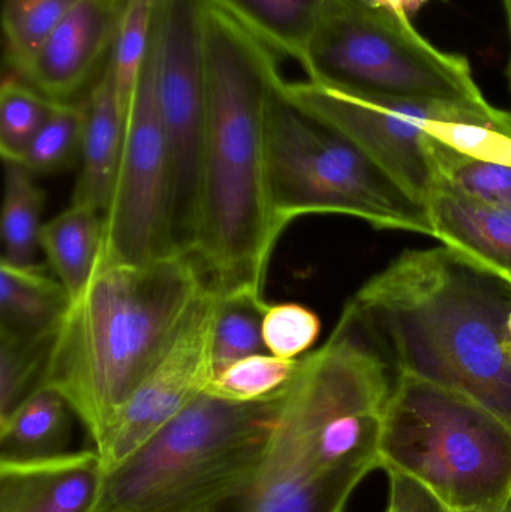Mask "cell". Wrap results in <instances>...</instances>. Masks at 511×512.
<instances>
[{
  "label": "cell",
  "mask_w": 511,
  "mask_h": 512,
  "mask_svg": "<svg viewBox=\"0 0 511 512\" xmlns=\"http://www.w3.org/2000/svg\"><path fill=\"white\" fill-rule=\"evenodd\" d=\"M276 54L207 0L206 135L192 255L219 294L264 292L284 234L269 177L270 113L285 81Z\"/></svg>",
  "instance_id": "cell-1"
},
{
  "label": "cell",
  "mask_w": 511,
  "mask_h": 512,
  "mask_svg": "<svg viewBox=\"0 0 511 512\" xmlns=\"http://www.w3.org/2000/svg\"><path fill=\"white\" fill-rule=\"evenodd\" d=\"M396 373L348 303L332 336L300 357L257 477L231 512H345L380 468Z\"/></svg>",
  "instance_id": "cell-2"
},
{
  "label": "cell",
  "mask_w": 511,
  "mask_h": 512,
  "mask_svg": "<svg viewBox=\"0 0 511 512\" xmlns=\"http://www.w3.org/2000/svg\"><path fill=\"white\" fill-rule=\"evenodd\" d=\"M348 303L395 373L482 403L511 424V280L453 249H410Z\"/></svg>",
  "instance_id": "cell-3"
},
{
  "label": "cell",
  "mask_w": 511,
  "mask_h": 512,
  "mask_svg": "<svg viewBox=\"0 0 511 512\" xmlns=\"http://www.w3.org/2000/svg\"><path fill=\"white\" fill-rule=\"evenodd\" d=\"M207 286L194 255L99 265L57 330L41 385L59 391L93 448L155 369Z\"/></svg>",
  "instance_id": "cell-4"
},
{
  "label": "cell",
  "mask_w": 511,
  "mask_h": 512,
  "mask_svg": "<svg viewBox=\"0 0 511 512\" xmlns=\"http://www.w3.org/2000/svg\"><path fill=\"white\" fill-rule=\"evenodd\" d=\"M282 396L234 403L201 394L105 475L93 512L233 511L257 477Z\"/></svg>",
  "instance_id": "cell-5"
},
{
  "label": "cell",
  "mask_w": 511,
  "mask_h": 512,
  "mask_svg": "<svg viewBox=\"0 0 511 512\" xmlns=\"http://www.w3.org/2000/svg\"><path fill=\"white\" fill-rule=\"evenodd\" d=\"M380 468L413 478L450 512L511 504V424L467 394L396 373Z\"/></svg>",
  "instance_id": "cell-6"
},
{
  "label": "cell",
  "mask_w": 511,
  "mask_h": 512,
  "mask_svg": "<svg viewBox=\"0 0 511 512\" xmlns=\"http://www.w3.org/2000/svg\"><path fill=\"white\" fill-rule=\"evenodd\" d=\"M302 68L312 83L365 98L489 105L467 57L366 0H327Z\"/></svg>",
  "instance_id": "cell-7"
},
{
  "label": "cell",
  "mask_w": 511,
  "mask_h": 512,
  "mask_svg": "<svg viewBox=\"0 0 511 512\" xmlns=\"http://www.w3.org/2000/svg\"><path fill=\"white\" fill-rule=\"evenodd\" d=\"M269 177L282 233L302 216L348 215L378 230L434 237L425 206L353 141L291 104L282 89L270 113Z\"/></svg>",
  "instance_id": "cell-8"
},
{
  "label": "cell",
  "mask_w": 511,
  "mask_h": 512,
  "mask_svg": "<svg viewBox=\"0 0 511 512\" xmlns=\"http://www.w3.org/2000/svg\"><path fill=\"white\" fill-rule=\"evenodd\" d=\"M207 0H155L153 50L171 174V245L192 252L206 135Z\"/></svg>",
  "instance_id": "cell-9"
},
{
  "label": "cell",
  "mask_w": 511,
  "mask_h": 512,
  "mask_svg": "<svg viewBox=\"0 0 511 512\" xmlns=\"http://www.w3.org/2000/svg\"><path fill=\"white\" fill-rule=\"evenodd\" d=\"M282 95L353 141L426 207L434 186L425 125L431 119L494 126L511 134V113L494 105L432 104L351 95L312 81H284Z\"/></svg>",
  "instance_id": "cell-10"
},
{
  "label": "cell",
  "mask_w": 511,
  "mask_h": 512,
  "mask_svg": "<svg viewBox=\"0 0 511 512\" xmlns=\"http://www.w3.org/2000/svg\"><path fill=\"white\" fill-rule=\"evenodd\" d=\"M171 174L159 108L153 33L126 114L122 161L102 215L98 265L143 264L176 252L171 245Z\"/></svg>",
  "instance_id": "cell-11"
},
{
  "label": "cell",
  "mask_w": 511,
  "mask_h": 512,
  "mask_svg": "<svg viewBox=\"0 0 511 512\" xmlns=\"http://www.w3.org/2000/svg\"><path fill=\"white\" fill-rule=\"evenodd\" d=\"M216 304L218 292L207 283L164 357L95 448L107 474L206 393L213 379Z\"/></svg>",
  "instance_id": "cell-12"
},
{
  "label": "cell",
  "mask_w": 511,
  "mask_h": 512,
  "mask_svg": "<svg viewBox=\"0 0 511 512\" xmlns=\"http://www.w3.org/2000/svg\"><path fill=\"white\" fill-rule=\"evenodd\" d=\"M125 2L80 0L17 78L53 101H71L110 56Z\"/></svg>",
  "instance_id": "cell-13"
},
{
  "label": "cell",
  "mask_w": 511,
  "mask_h": 512,
  "mask_svg": "<svg viewBox=\"0 0 511 512\" xmlns=\"http://www.w3.org/2000/svg\"><path fill=\"white\" fill-rule=\"evenodd\" d=\"M105 475L95 448L30 462H0V512H93Z\"/></svg>",
  "instance_id": "cell-14"
},
{
  "label": "cell",
  "mask_w": 511,
  "mask_h": 512,
  "mask_svg": "<svg viewBox=\"0 0 511 512\" xmlns=\"http://www.w3.org/2000/svg\"><path fill=\"white\" fill-rule=\"evenodd\" d=\"M426 212L441 245L511 280V210L480 203L435 179Z\"/></svg>",
  "instance_id": "cell-15"
},
{
  "label": "cell",
  "mask_w": 511,
  "mask_h": 512,
  "mask_svg": "<svg viewBox=\"0 0 511 512\" xmlns=\"http://www.w3.org/2000/svg\"><path fill=\"white\" fill-rule=\"evenodd\" d=\"M125 125L126 113L107 62L84 101L81 168L71 204L90 207L104 215L122 161Z\"/></svg>",
  "instance_id": "cell-16"
},
{
  "label": "cell",
  "mask_w": 511,
  "mask_h": 512,
  "mask_svg": "<svg viewBox=\"0 0 511 512\" xmlns=\"http://www.w3.org/2000/svg\"><path fill=\"white\" fill-rule=\"evenodd\" d=\"M71 307L59 279L42 268L0 261V333L35 337L57 333Z\"/></svg>",
  "instance_id": "cell-17"
},
{
  "label": "cell",
  "mask_w": 511,
  "mask_h": 512,
  "mask_svg": "<svg viewBox=\"0 0 511 512\" xmlns=\"http://www.w3.org/2000/svg\"><path fill=\"white\" fill-rule=\"evenodd\" d=\"M65 397L41 385L0 421V462H30L68 453L72 421Z\"/></svg>",
  "instance_id": "cell-18"
},
{
  "label": "cell",
  "mask_w": 511,
  "mask_h": 512,
  "mask_svg": "<svg viewBox=\"0 0 511 512\" xmlns=\"http://www.w3.org/2000/svg\"><path fill=\"white\" fill-rule=\"evenodd\" d=\"M39 246L72 303L83 294L98 265L102 248V213L71 204L65 212L44 222Z\"/></svg>",
  "instance_id": "cell-19"
},
{
  "label": "cell",
  "mask_w": 511,
  "mask_h": 512,
  "mask_svg": "<svg viewBox=\"0 0 511 512\" xmlns=\"http://www.w3.org/2000/svg\"><path fill=\"white\" fill-rule=\"evenodd\" d=\"M269 45L302 65L327 0H210Z\"/></svg>",
  "instance_id": "cell-20"
},
{
  "label": "cell",
  "mask_w": 511,
  "mask_h": 512,
  "mask_svg": "<svg viewBox=\"0 0 511 512\" xmlns=\"http://www.w3.org/2000/svg\"><path fill=\"white\" fill-rule=\"evenodd\" d=\"M5 188L2 203L3 261L15 265L35 264L41 236L45 192L36 174L18 162L3 161Z\"/></svg>",
  "instance_id": "cell-21"
},
{
  "label": "cell",
  "mask_w": 511,
  "mask_h": 512,
  "mask_svg": "<svg viewBox=\"0 0 511 512\" xmlns=\"http://www.w3.org/2000/svg\"><path fill=\"white\" fill-rule=\"evenodd\" d=\"M264 292L219 294L213 327V376L242 358L269 354L264 345L263 321L267 307Z\"/></svg>",
  "instance_id": "cell-22"
},
{
  "label": "cell",
  "mask_w": 511,
  "mask_h": 512,
  "mask_svg": "<svg viewBox=\"0 0 511 512\" xmlns=\"http://www.w3.org/2000/svg\"><path fill=\"white\" fill-rule=\"evenodd\" d=\"M80 0H5L6 62L18 77Z\"/></svg>",
  "instance_id": "cell-23"
},
{
  "label": "cell",
  "mask_w": 511,
  "mask_h": 512,
  "mask_svg": "<svg viewBox=\"0 0 511 512\" xmlns=\"http://www.w3.org/2000/svg\"><path fill=\"white\" fill-rule=\"evenodd\" d=\"M426 147L434 180H441L480 203L511 210V167L461 155L429 135Z\"/></svg>",
  "instance_id": "cell-24"
},
{
  "label": "cell",
  "mask_w": 511,
  "mask_h": 512,
  "mask_svg": "<svg viewBox=\"0 0 511 512\" xmlns=\"http://www.w3.org/2000/svg\"><path fill=\"white\" fill-rule=\"evenodd\" d=\"M299 363L300 358L285 360L272 354L251 355L216 373L206 393L234 403L275 399L285 393Z\"/></svg>",
  "instance_id": "cell-25"
},
{
  "label": "cell",
  "mask_w": 511,
  "mask_h": 512,
  "mask_svg": "<svg viewBox=\"0 0 511 512\" xmlns=\"http://www.w3.org/2000/svg\"><path fill=\"white\" fill-rule=\"evenodd\" d=\"M56 101L11 75L0 89V153L3 161L20 162L50 117Z\"/></svg>",
  "instance_id": "cell-26"
},
{
  "label": "cell",
  "mask_w": 511,
  "mask_h": 512,
  "mask_svg": "<svg viewBox=\"0 0 511 512\" xmlns=\"http://www.w3.org/2000/svg\"><path fill=\"white\" fill-rule=\"evenodd\" d=\"M56 334L23 337L0 333V421L41 387Z\"/></svg>",
  "instance_id": "cell-27"
},
{
  "label": "cell",
  "mask_w": 511,
  "mask_h": 512,
  "mask_svg": "<svg viewBox=\"0 0 511 512\" xmlns=\"http://www.w3.org/2000/svg\"><path fill=\"white\" fill-rule=\"evenodd\" d=\"M153 12L155 0H126L116 41L108 56L120 105L126 114L152 41Z\"/></svg>",
  "instance_id": "cell-28"
},
{
  "label": "cell",
  "mask_w": 511,
  "mask_h": 512,
  "mask_svg": "<svg viewBox=\"0 0 511 512\" xmlns=\"http://www.w3.org/2000/svg\"><path fill=\"white\" fill-rule=\"evenodd\" d=\"M83 129L84 102L56 101L47 122L18 164L36 176L66 170L80 158Z\"/></svg>",
  "instance_id": "cell-29"
},
{
  "label": "cell",
  "mask_w": 511,
  "mask_h": 512,
  "mask_svg": "<svg viewBox=\"0 0 511 512\" xmlns=\"http://www.w3.org/2000/svg\"><path fill=\"white\" fill-rule=\"evenodd\" d=\"M321 333L317 313L297 303L269 304L263 321L267 352L285 360H297L315 345Z\"/></svg>",
  "instance_id": "cell-30"
},
{
  "label": "cell",
  "mask_w": 511,
  "mask_h": 512,
  "mask_svg": "<svg viewBox=\"0 0 511 512\" xmlns=\"http://www.w3.org/2000/svg\"><path fill=\"white\" fill-rule=\"evenodd\" d=\"M425 132L461 155L511 167V134L494 126L459 120L431 119Z\"/></svg>",
  "instance_id": "cell-31"
},
{
  "label": "cell",
  "mask_w": 511,
  "mask_h": 512,
  "mask_svg": "<svg viewBox=\"0 0 511 512\" xmlns=\"http://www.w3.org/2000/svg\"><path fill=\"white\" fill-rule=\"evenodd\" d=\"M389 475V505L386 512H449L440 499L413 478L398 472Z\"/></svg>",
  "instance_id": "cell-32"
},
{
  "label": "cell",
  "mask_w": 511,
  "mask_h": 512,
  "mask_svg": "<svg viewBox=\"0 0 511 512\" xmlns=\"http://www.w3.org/2000/svg\"><path fill=\"white\" fill-rule=\"evenodd\" d=\"M366 2L380 6V8L389 9V11L401 15V17H407L411 20V17L416 15L431 0H366Z\"/></svg>",
  "instance_id": "cell-33"
},
{
  "label": "cell",
  "mask_w": 511,
  "mask_h": 512,
  "mask_svg": "<svg viewBox=\"0 0 511 512\" xmlns=\"http://www.w3.org/2000/svg\"><path fill=\"white\" fill-rule=\"evenodd\" d=\"M459 512H511V504L506 505V507L480 508V510L459 511Z\"/></svg>",
  "instance_id": "cell-34"
},
{
  "label": "cell",
  "mask_w": 511,
  "mask_h": 512,
  "mask_svg": "<svg viewBox=\"0 0 511 512\" xmlns=\"http://www.w3.org/2000/svg\"><path fill=\"white\" fill-rule=\"evenodd\" d=\"M504 9H506L507 24H509L510 41H511V0H503Z\"/></svg>",
  "instance_id": "cell-35"
},
{
  "label": "cell",
  "mask_w": 511,
  "mask_h": 512,
  "mask_svg": "<svg viewBox=\"0 0 511 512\" xmlns=\"http://www.w3.org/2000/svg\"><path fill=\"white\" fill-rule=\"evenodd\" d=\"M509 86L511 92V54H510V62H509Z\"/></svg>",
  "instance_id": "cell-36"
}]
</instances>
